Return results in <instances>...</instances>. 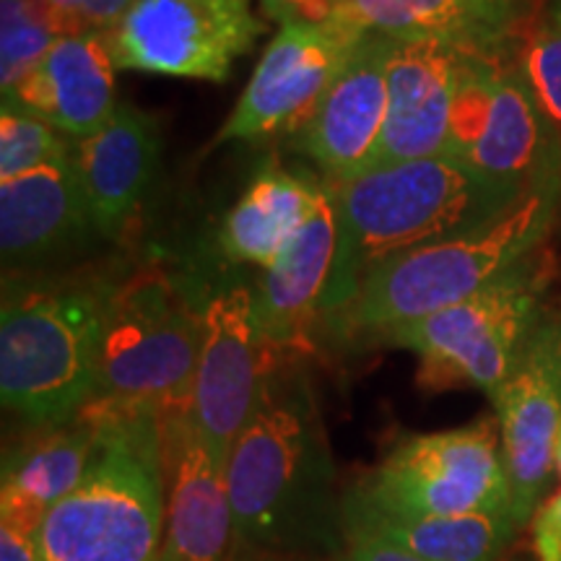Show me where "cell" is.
Instances as JSON below:
<instances>
[{
  "label": "cell",
  "instance_id": "cell-33",
  "mask_svg": "<svg viewBox=\"0 0 561 561\" xmlns=\"http://www.w3.org/2000/svg\"><path fill=\"white\" fill-rule=\"evenodd\" d=\"M231 561H322V559H305V557H284V553H265V551H248L237 549Z\"/></svg>",
  "mask_w": 561,
  "mask_h": 561
},
{
  "label": "cell",
  "instance_id": "cell-30",
  "mask_svg": "<svg viewBox=\"0 0 561 561\" xmlns=\"http://www.w3.org/2000/svg\"><path fill=\"white\" fill-rule=\"evenodd\" d=\"M343 533H346V551H343L346 561H426L364 525L343 520Z\"/></svg>",
  "mask_w": 561,
  "mask_h": 561
},
{
  "label": "cell",
  "instance_id": "cell-27",
  "mask_svg": "<svg viewBox=\"0 0 561 561\" xmlns=\"http://www.w3.org/2000/svg\"><path fill=\"white\" fill-rule=\"evenodd\" d=\"M60 37L50 30L37 0H0V89L3 96L50 53Z\"/></svg>",
  "mask_w": 561,
  "mask_h": 561
},
{
  "label": "cell",
  "instance_id": "cell-6",
  "mask_svg": "<svg viewBox=\"0 0 561 561\" xmlns=\"http://www.w3.org/2000/svg\"><path fill=\"white\" fill-rule=\"evenodd\" d=\"M198 351V307L167 273H136L112 289L96 388L87 409L159 419L193 411Z\"/></svg>",
  "mask_w": 561,
  "mask_h": 561
},
{
  "label": "cell",
  "instance_id": "cell-15",
  "mask_svg": "<svg viewBox=\"0 0 561 561\" xmlns=\"http://www.w3.org/2000/svg\"><path fill=\"white\" fill-rule=\"evenodd\" d=\"M392 39L367 34L301 128L297 149L328 185L369 172L388 121V62Z\"/></svg>",
  "mask_w": 561,
  "mask_h": 561
},
{
  "label": "cell",
  "instance_id": "cell-22",
  "mask_svg": "<svg viewBox=\"0 0 561 561\" xmlns=\"http://www.w3.org/2000/svg\"><path fill=\"white\" fill-rule=\"evenodd\" d=\"M322 187L325 182L310 172H289L278 164L263 167L224 216L219 234L224 257L268 268L310 219Z\"/></svg>",
  "mask_w": 561,
  "mask_h": 561
},
{
  "label": "cell",
  "instance_id": "cell-8",
  "mask_svg": "<svg viewBox=\"0 0 561 561\" xmlns=\"http://www.w3.org/2000/svg\"><path fill=\"white\" fill-rule=\"evenodd\" d=\"M447 157L520 191L561 185V136L543 115L515 58L468 55L462 62Z\"/></svg>",
  "mask_w": 561,
  "mask_h": 561
},
{
  "label": "cell",
  "instance_id": "cell-14",
  "mask_svg": "<svg viewBox=\"0 0 561 561\" xmlns=\"http://www.w3.org/2000/svg\"><path fill=\"white\" fill-rule=\"evenodd\" d=\"M167 530L161 561H231L237 553L227 458L201 432L193 411L161 419Z\"/></svg>",
  "mask_w": 561,
  "mask_h": 561
},
{
  "label": "cell",
  "instance_id": "cell-25",
  "mask_svg": "<svg viewBox=\"0 0 561 561\" xmlns=\"http://www.w3.org/2000/svg\"><path fill=\"white\" fill-rule=\"evenodd\" d=\"M76 153L68 136L24 107L16 96H3L0 107V182L16 180L42 167L58 164Z\"/></svg>",
  "mask_w": 561,
  "mask_h": 561
},
{
  "label": "cell",
  "instance_id": "cell-12",
  "mask_svg": "<svg viewBox=\"0 0 561 561\" xmlns=\"http://www.w3.org/2000/svg\"><path fill=\"white\" fill-rule=\"evenodd\" d=\"M500 424L517 528L533 523L553 473L561 421V307L546 310L515 369L491 398Z\"/></svg>",
  "mask_w": 561,
  "mask_h": 561
},
{
  "label": "cell",
  "instance_id": "cell-2",
  "mask_svg": "<svg viewBox=\"0 0 561 561\" xmlns=\"http://www.w3.org/2000/svg\"><path fill=\"white\" fill-rule=\"evenodd\" d=\"M328 191L339 242L322 320L348 305L362 280L382 263L479 229L528 193L483 178L447 153L375 167Z\"/></svg>",
  "mask_w": 561,
  "mask_h": 561
},
{
  "label": "cell",
  "instance_id": "cell-7",
  "mask_svg": "<svg viewBox=\"0 0 561 561\" xmlns=\"http://www.w3.org/2000/svg\"><path fill=\"white\" fill-rule=\"evenodd\" d=\"M551 261L536 250L486 289L392 333L388 346L419 359L424 390L476 388L494 398L543 318Z\"/></svg>",
  "mask_w": 561,
  "mask_h": 561
},
{
  "label": "cell",
  "instance_id": "cell-4",
  "mask_svg": "<svg viewBox=\"0 0 561 561\" xmlns=\"http://www.w3.org/2000/svg\"><path fill=\"white\" fill-rule=\"evenodd\" d=\"M96 447L79 486L47 512L39 561H159L167 530L161 419L81 411Z\"/></svg>",
  "mask_w": 561,
  "mask_h": 561
},
{
  "label": "cell",
  "instance_id": "cell-26",
  "mask_svg": "<svg viewBox=\"0 0 561 561\" xmlns=\"http://www.w3.org/2000/svg\"><path fill=\"white\" fill-rule=\"evenodd\" d=\"M515 66L561 136V0H543L515 47Z\"/></svg>",
  "mask_w": 561,
  "mask_h": 561
},
{
  "label": "cell",
  "instance_id": "cell-17",
  "mask_svg": "<svg viewBox=\"0 0 561 561\" xmlns=\"http://www.w3.org/2000/svg\"><path fill=\"white\" fill-rule=\"evenodd\" d=\"M325 182V180H322ZM339 224L328 185L322 187L310 219L284 252L263 268L255 301V322L265 346L278 354H299L322 320V299L331 280Z\"/></svg>",
  "mask_w": 561,
  "mask_h": 561
},
{
  "label": "cell",
  "instance_id": "cell-20",
  "mask_svg": "<svg viewBox=\"0 0 561 561\" xmlns=\"http://www.w3.org/2000/svg\"><path fill=\"white\" fill-rule=\"evenodd\" d=\"M94 231L76 153L16 180L0 182V252L5 271L32 268Z\"/></svg>",
  "mask_w": 561,
  "mask_h": 561
},
{
  "label": "cell",
  "instance_id": "cell-1",
  "mask_svg": "<svg viewBox=\"0 0 561 561\" xmlns=\"http://www.w3.org/2000/svg\"><path fill=\"white\" fill-rule=\"evenodd\" d=\"M237 549L343 559V496L307 371L271 351L261 392L227 458Z\"/></svg>",
  "mask_w": 561,
  "mask_h": 561
},
{
  "label": "cell",
  "instance_id": "cell-34",
  "mask_svg": "<svg viewBox=\"0 0 561 561\" xmlns=\"http://www.w3.org/2000/svg\"><path fill=\"white\" fill-rule=\"evenodd\" d=\"M553 473L561 479V421L557 430V439H553Z\"/></svg>",
  "mask_w": 561,
  "mask_h": 561
},
{
  "label": "cell",
  "instance_id": "cell-10",
  "mask_svg": "<svg viewBox=\"0 0 561 561\" xmlns=\"http://www.w3.org/2000/svg\"><path fill=\"white\" fill-rule=\"evenodd\" d=\"M261 34L252 0H136L110 47L117 68L224 83Z\"/></svg>",
  "mask_w": 561,
  "mask_h": 561
},
{
  "label": "cell",
  "instance_id": "cell-5",
  "mask_svg": "<svg viewBox=\"0 0 561 561\" xmlns=\"http://www.w3.org/2000/svg\"><path fill=\"white\" fill-rule=\"evenodd\" d=\"M115 284H55L5 294L0 398L37 430L81 416L96 388L104 318Z\"/></svg>",
  "mask_w": 561,
  "mask_h": 561
},
{
  "label": "cell",
  "instance_id": "cell-35",
  "mask_svg": "<svg viewBox=\"0 0 561 561\" xmlns=\"http://www.w3.org/2000/svg\"><path fill=\"white\" fill-rule=\"evenodd\" d=\"M159 561H161V559H159Z\"/></svg>",
  "mask_w": 561,
  "mask_h": 561
},
{
  "label": "cell",
  "instance_id": "cell-16",
  "mask_svg": "<svg viewBox=\"0 0 561 561\" xmlns=\"http://www.w3.org/2000/svg\"><path fill=\"white\" fill-rule=\"evenodd\" d=\"M541 0H341V24L396 42H434L481 58H515Z\"/></svg>",
  "mask_w": 561,
  "mask_h": 561
},
{
  "label": "cell",
  "instance_id": "cell-9",
  "mask_svg": "<svg viewBox=\"0 0 561 561\" xmlns=\"http://www.w3.org/2000/svg\"><path fill=\"white\" fill-rule=\"evenodd\" d=\"M354 491L371 507L401 515L510 512L512 489L500 424L479 419L458 430L403 437Z\"/></svg>",
  "mask_w": 561,
  "mask_h": 561
},
{
  "label": "cell",
  "instance_id": "cell-31",
  "mask_svg": "<svg viewBox=\"0 0 561 561\" xmlns=\"http://www.w3.org/2000/svg\"><path fill=\"white\" fill-rule=\"evenodd\" d=\"M261 5L278 26L333 24L341 11V0H261Z\"/></svg>",
  "mask_w": 561,
  "mask_h": 561
},
{
  "label": "cell",
  "instance_id": "cell-28",
  "mask_svg": "<svg viewBox=\"0 0 561 561\" xmlns=\"http://www.w3.org/2000/svg\"><path fill=\"white\" fill-rule=\"evenodd\" d=\"M42 16L58 37L112 34L136 0H37Z\"/></svg>",
  "mask_w": 561,
  "mask_h": 561
},
{
  "label": "cell",
  "instance_id": "cell-18",
  "mask_svg": "<svg viewBox=\"0 0 561 561\" xmlns=\"http://www.w3.org/2000/svg\"><path fill=\"white\" fill-rule=\"evenodd\" d=\"M468 53L434 42L392 39L388 62V121L375 167L447 153L455 89Z\"/></svg>",
  "mask_w": 561,
  "mask_h": 561
},
{
  "label": "cell",
  "instance_id": "cell-32",
  "mask_svg": "<svg viewBox=\"0 0 561 561\" xmlns=\"http://www.w3.org/2000/svg\"><path fill=\"white\" fill-rule=\"evenodd\" d=\"M533 549L538 561H561V489L533 515Z\"/></svg>",
  "mask_w": 561,
  "mask_h": 561
},
{
  "label": "cell",
  "instance_id": "cell-29",
  "mask_svg": "<svg viewBox=\"0 0 561 561\" xmlns=\"http://www.w3.org/2000/svg\"><path fill=\"white\" fill-rule=\"evenodd\" d=\"M42 517L0 510V561H39Z\"/></svg>",
  "mask_w": 561,
  "mask_h": 561
},
{
  "label": "cell",
  "instance_id": "cell-3",
  "mask_svg": "<svg viewBox=\"0 0 561 561\" xmlns=\"http://www.w3.org/2000/svg\"><path fill=\"white\" fill-rule=\"evenodd\" d=\"M559 206L561 185L533 187L483 227L392 257L371 271L354 299L328 314L322 325L351 346L388 343L392 333L473 297L541 250Z\"/></svg>",
  "mask_w": 561,
  "mask_h": 561
},
{
  "label": "cell",
  "instance_id": "cell-11",
  "mask_svg": "<svg viewBox=\"0 0 561 561\" xmlns=\"http://www.w3.org/2000/svg\"><path fill=\"white\" fill-rule=\"evenodd\" d=\"M364 37L367 34L341 21L280 26L252 70L237 107L216 133V144L297 133Z\"/></svg>",
  "mask_w": 561,
  "mask_h": 561
},
{
  "label": "cell",
  "instance_id": "cell-21",
  "mask_svg": "<svg viewBox=\"0 0 561 561\" xmlns=\"http://www.w3.org/2000/svg\"><path fill=\"white\" fill-rule=\"evenodd\" d=\"M115 55L110 34L60 37L11 94L62 136H94L117 110Z\"/></svg>",
  "mask_w": 561,
  "mask_h": 561
},
{
  "label": "cell",
  "instance_id": "cell-24",
  "mask_svg": "<svg viewBox=\"0 0 561 561\" xmlns=\"http://www.w3.org/2000/svg\"><path fill=\"white\" fill-rule=\"evenodd\" d=\"M343 520L380 533L426 561H496L520 530L510 512L462 517H421L385 512L356 491L343 496Z\"/></svg>",
  "mask_w": 561,
  "mask_h": 561
},
{
  "label": "cell",
  "instance_id": "cell-19",
  "mask_svg": "<svg viewBox=\"0 0 561 561\" xmlns=\"http://www.w3.org/2000/svg\"><path fill=\"white\" fill-rule=\"evenodd\" d=\"M161 159L157 117L117 104L115 115L94 136L76 140V167L94 231L117 237L146 203Z\"/></svg>",
  "mask_w": 561,
  "mask_h": 561
},
{
  "label": "cell",
  "instance_id": "cell-23",
  "mask_svg": "<svg viewBox=\"0 0 561 561\" xmlns=\"http://www.w3.org/2000/svg\"><path fill=\"white\" fill-rule=\"evenodd\" d=\"M96 447V421L81 413L13 447L3 460L0 510L30 512L45 520L62 496L79 486Z\"/></svg>",
  "mask_w": 561,
  "mask_h": 561
},
{
  "label": "cell",
  "instance_id": "cell-13",
  "mask_svg": "<svg viewBox=\"0 0 561 561\" xmlns=\"http://www.w3.org/2000/svg\"><path fill=\"white\" fill-rule=\"evenodd\" d=\"M268 359L271 348L257 331L250 289L231 286L201 307L193 416L224 458H229L237 434L250 419Z\"/></svg>",
  "mask_w": 561,
  "mask_h": 561
}]
</instances>
